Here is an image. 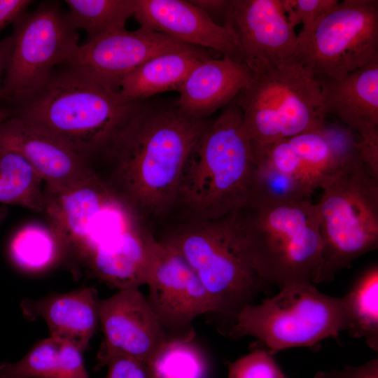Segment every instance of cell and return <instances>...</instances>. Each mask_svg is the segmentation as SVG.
Masks as SVG:
<instances>
[{
	"label": "cell",
	"mask_w": 378,
	"mask_h": 378,
	"mask_svg": "<svg viewBox=\"0 0 378 378\" xmlns=\"http://www.w3.org/2000/svg\"><path fill=\"white\" fill-rule=\"evenodd\" d=\"M167 35L139 27L113 31L79 46L69 67L119 91L121 80L158 55L190 48Z\"/></svg>",
	"instance_id": "cell-15"
},
{
	"label": "cell",
	"mask_w": 378,
	"mask_h": 378,
	"mask_svg": "<svg viewBox=\"0 0 378 378\" xmlns=\"http://www.w3.org/2000/svg\"><path fill=\"white\" fill-rule=\"evenodd\" d=\"M13 45L4 74L0 102L15 104L38 92L67 63L78 45L77 30L53 3L41 4L13 23Z\"/></svg>",
	"instance_id": "cell-9"
},
{
	"label": "cell",
	"mask_w": 378,
	"mask_h": 378,
	"mask_svg": "<svg viewBox=\"0 0 378 378\" xmlns=\"http://www.w3.org/2000/svg\"><path fill=\"white\" fill-rule=\"evenodd\" d=\"M243 213L267 282L279 288L314 284L322 249L316 204L311 200L255 202Z\"/></svg>",
	"instance_id": "cell-7"
},
{
	"label": "cell",
	"mask_w": 378,
	"mask_h": 378,
	"mask_svg": "<svg viewBox=\"0 0 378 378\" xmlns=\"http://www.w3.org/2000/svg\"><path fill=\"white\" fill-rule=\"evenodd\" d=\"M134 16L141 27L186 44L214 49L243 63L239 44L231 29L217 24L189 1L134 0Z\"/></svg>",
	"instance_id": "cell-18"
},
{
	"label": "cell",
	"mask_w": 378,
	"mask_h": 378,
	"mask_svg": "<svg viewBox=\"0 0 378 378\" xmlns=\"http://www.w3.org/2000/svg\"><path fill=\"white\" fill-rule=\"evenodd\" d=\"M235 101L200 135L185 164L176 204L185 220H210L247 208L252 200L255 162L241 130Z\"/></svg>",
	"instance_id": "cell-3"
},
{
	"label": "cell",
	"mask_w": 378,
	"mask_h": 378,
	"mask_svg": "<svg viewBox=\"0 0 378 378\" xmlns=\"http://www.w3.org/2000/svg\"><path fill=\"white\" fill-rule=\"evenodd\" d=\"M280 289L261 303L244 307L227 335L234 338L255 337L272 354L288 348L313 346L350 330L351 316L345 295H325L313 284H290Z\"/></svg>",
	"instance_id": "cell-6"
},
{
	"label": "cell",
	"mask_w": 378,
	"mask_h": 378,
	"mask_svg": "<svg viewBox=\"0 0 378 378\" xmlns=\"http://www.w3.org/2000/svg\"><path fill=\"white\" fill-rule=\"evenodd\" d=\"M192 340L168 337L145 364L149 378H206L208 360Z\"/></svg>",
	"instance_id": "cell-25"
},
{
	"label": "cell",
	"mask_w": 378,
	"mask_h": 378,
	"mask_svg": "<svg viewBox=\"0 0 378 378\" xmlns=\"http://www.w3.org/2000/svg\"><path fill=\"white\" fill-rule=\"evenodd\" d=\"M209 58L204 48L197 46L158 55L126 76L120 83L119 92L127 100L139 101L164 92L178 91L191 71Z\"/></svg>",
	"instance_id": "cell-22"
},
{
	"label": "cell",
	"mask_w": 378,
	"mask_h": 378,
	"mask_svg": "<svg viewBox=\"0 0 378 378\" xmlns=\"http://www.w3.org/2000/svg\"><path fill=\"white\" fill-rule=\"evenodd\" d=\"M146 285L147 301L168 337L193 339L194 319L216 313L209 294L192 267L157 238Z\"/></svg>",
	"instance_id": "cell-12"
},
{
	"label": "cell",
	"mask_w": 378,
	"mask_h": 378,
	"mask_svg": "<svg viewBox=\"0 0 378 378\" xmlns=\"http://www.w3.org/2000/svg\"><path fill=\"white\" fill-rule=\"evenodd\" d=\"M251 71L234 100L242 113V132L251 143L282 141L322 126L319 81L299 62Z\"/></svg>",
	"instance_id": "cell-8"
},
{
	"label": "cell",
	"mask_w": 378,
	"mask_h": 378,
	"mask_svg": "<svg viewBox=\"0 0 378 378\" xmlns=\"http://www.w3.org/2000/svg\"><path fill=\"white\" fill-rule=\"evenodd\" d=\"M251 75L244 63L225 57L209 58L191 71L178 91L176 104L190 115L209 118L236 98Z\"/></svg>",
	"instance_id": "cell-21"
},
{
	"label": "cell",
	"mask_w": 378,
	"mask_h": 378,
	"mask_svg": "<svg viewBox=\"0 0 378 378\" xmlns=\"http://www.w3.org/2000/svg\"><path fill=\"white\" fill-rule=\"evenodd\" d=\"M66 14L71 25L83 29L88 41L125 29L134 16V0H66Z\"/></svg>",
	"instance_id": "cell-26"
},
{
	"label": "cell",
	"mask_w": 378,
	"mask_h": 378,
	"mask_svg": "<svg viewBox=\"0 0 378 378\" xmlns=\"http://www.w3.org/2000/svg\"><path fill=\"white\" fill-rule=\"evenodd\" d=\"M13 45L10 35L0 41V97L2 92L3 80Z\"/></svg>",
	"instance_id": "cell-38"
},
{
	"label": "cell",
	"mask_w": 378,
	"mask_h": 378,
	"mask_svg": "<svg viewBox=\"0 0 378 378\" xmlns=\"http://www.w3.org/2000/svg\"><path fill=\"white\" fill-rule=\"evenodd\" d=\"M83 353L52 337L35 344L19 361L0 365V378H90Z\"/></svg>",
	"instance_id": "cell-23"
},
{
	"label": "cell",
	"mask_w": 378,
	"mask_h": 378,
	"mask_svg": "<svg viewBox=\"0 0 378 378\" xmlns=\"http://www.w3.org/2000/svg\"><path fill=\"white\" fill-rule=\"evenodd\" d=\"M255 162L253 197L250 205L255 202L310 200L314 191L302 182L267 164Z\"/></svg>",
	"instance_id": "cell-29"
},
{
	"label": "cell",
	"mask_w": 378,
	"mask_h": 378,
	"mask_svg": "<svg viewBox=\"0 0 378 378\" xmlns=\"http://www.w3.org/2000/svg\"><path fill=\"white\" fill-rule=\"evenodd\" d=\"M8 215V209L6 206H0V225L3 223Z\"/></svg>",
	"instance_id": "cell-40"
},
{
	"label": "cell",
	"mask_w": 378,
	"mask_h": 378,
	"mask_svg": "<svg viewBox=\"0 0 378 378\" xmlns=\"http://www.w3.org/2000/svg\"><path fill=\"white\" fill-rule=\"evenodd\" d=\"M99 314L104 339L97 354V370L118 356L145 365L168 337L139 288L120 289L99 300Z\"/></svg>",
	"instance_id": "cell-14"
},
{
	"label": "cell",
	"mask_w": 378,
	"mask_h": 378,
	"mask_svg": "<svg viewBox=\"0 0 378 378\" xmlns=\"http://www.w3.org/2000/svg\"><path fill=\"white\" fill-rule=\"evenodd\" d=\"M251 71L298 62V42L281 0H230L223 14Z\"/></svg>",
	"instance_id": "cell-13"
},
{
	"label": "cell",
	"mask_w": 378,
	"mask_h": 378,
	"mask_svg": "<svg viewBox=\"0 0 378 378\" xmlns=\"http://www.w3.org/2000/svg\"><path fill=\"white\" fill-rule=\"evenodd\" d=\"M227 378H287L266 349H256L229 363Z\"/></svg>",
	"instance_id": "cell-32"
},
{
	"label": "cell",
	"mask_w": 378,
	"mask_h": 378,
	"mask_svg": "<svg viewBox=\"0 0 378 378\" xmlns=\"http://www.w3.org/2000/svg\"><path fill=\"white\" fill-rule=\"evenodd\" d=\"M287 141L320 183L337 162L330 144L319 129L300 133Z\"/></svg>",
	"instance_id": "cell-31"
},
{
	"label": "cell",
	"mask_w": 378,
	"mask_h": 378,
	"mask_svg": "<svg viewBox=\"0 0 378 378\" xmlns=\"http://www.w3.org/2000/svg\"><path fill=\"white\" fill-rule=\"evenodd\" d=\"M156 237L139 221L97 246L85 262L98 279L120 289L146 285Z\"/></svg>",
	"instance_id": "cell-19"
},
{
	"label": "cell",
	"mask_w": 378,
	"mask_h": 378,
	"mask_svg": "<svg viewBox=\"0 0 378 378\" xmlns=\"http://www.w3.org/2000/svg\"><path fill=\"white\" fill-rule=\"evenodd\" d=\"M316 78L321 115L337 118L359 135L362 156L378 176V62L340 80Z\"/></svg>",
	"instance_id": "cell-16"
},
{
	"label": "cell",
	"mask_w": 378,
	"mask_h": 378,
	"mask_svg": "<svg viewBox=\"0 0 378 378\" xmlns=\"http://www.w3.org/2000/svg\"><path fill=\"white\" fill-rule=\"evenodd\" d=\"M298 62L315 78L334 80L378 62V1L344 0L307 34Z\"/></svg>",
	"instance_id": "cell-10"
},
{
	"label": "cell",
	"mask_w": 378,
	"mask_h": 378,
	"mask_svg": "<svg viewBox=\"0 0 378 378\" xmlns=\"http://www.w3.org/2000/svg\"><path fill=\"white\" fill-rule=\"evenodd\" d=\"M106 378H149L145 365L136 360L118 356L106 364Z\"/></svg>",
	"instance_id": "cell-34"
},
{
	"label": "cell",
	"mask_w": 378,
	"mask_h": 378,
	"mask_svg": "<svg viewBox=\"0 0 378 378\" xmlns=\"http://www.w3.org/2000/svg\"><path fill=\"white\" fill-rule=\"evenodd\" d=\"M189 1L209 16L210 14H222L223 16L228 3L227 0H193Z\"/></svg>",
	"instance_id": "cell-37"
},
{
	"label": "cell",
	"mask_w": 378,
	"mask_h": 378,
	"mask_svg": "<svg viewBox=\"0 0 378 378\" xmlns=\"http://www.w3.org/2000/svg\"><path fill=\"white\" fill-rule=\"evenodd\" d=\"M29 0H0V32L25 12Z\"/></svg>",
	"instance_id": "cell-36"
},
{
	"label": "cell",
	"mask_w": 378,
	"mask_h": 378,
	"mask_svg": "<svg viewBox=\"0 0 378 378\" xmlns=\"http://www.w3.org/2000/svg\"><path fill=\"white\" fill-rule=\"evenodd\" d=\"M251 146L255 162L267 164L298 179L313 191L318 188L319 180L287 139L267 144L251 143Z\"/></svg>",
	"instance_id": "cell-30"
},
{
	"label": "cell",
	"mask_w": 378,
	"mask_h": 378,
	"mask_svg": "<svg viewBox=\"0 0 378 378\" xmlns=\"http://www.w3.org/2000/svg\"><path fill=\"white\" fill-rule=\"evenodd\" d=\"M8 253L13 262L27 272L47 270L62 259L59 242L51 228L34 223L14 234Z\"/></svg>",
	"instance_id": "cell-28"
},
{
	"label": "cell",
	"mask_w": 378,
	"mask_h": 378,
	"mask_svg": "<svg viewBox=\"0 0 378 378\" xmlns=\"http://www.w3.org/2000/svg\"><path fill=\"white\" fill-rule=\"evenodd\" d=\"M45 215L59 242L62 259L86 262L93 250L120 232L131 214L94 172L57 192L45 190Z\"/></svg>",
	"instance_id": "cell-11"
},
{
	"label": "cell",
	"mask_w": 378,
	"mask_h": 378,
	"mask_svg": "<svg viewBox=\"0 0 378 378\" xmlns=\"http://www.w3.org/2000/svg\"><path fill=\"white\" fill-rule=\"evenodd\" d=\"M318 188L322 249L314 284L331 281L378 246V176L360 153L338 158Z\"/></svg>",
	"instance_id": "cell-5"
},
{
	"label": "cell",
	"mask_w": 378,
	"mask_h": 378,
	"mask_svg": "<svg viewBox=\"0 0 378 378\" xmlns=\"http://www.w3.org/2000/svg\"><path fill=\"white\" fill-rule=\"evenodd\" d=\"M190 264L216 313L233 320L270 285L262 276L243 210L210 220H184L158 239Z\"/></svg>",
	"instance_id": "cell-4"
},
{
	"label": "cell",
	"mask_w": 378,
	"mask_h": 378,
	"mask_svg": "<svg viewBox=\"0 0 378 378\" xmlns=\"http://www.w3.org/2000/svg\"><path fill=\"white\" fill-rule=\"evenodd\" d=\"M288 20L293 27L302 23L298 36L309 33L320 20L340 1L337 0H281Z\"/></svg>",
	"instance_id": "cell-33"
},
{
	"label": "cell",
	"mask_w": 378,
	"mask_h": 378,
	"mask_svg": "<svg viewBox=\"0 0 378 378\" xmlns=\"http://www.w3.org/2000/svg\"><path fill=\"white\" fill-rule=\"evenodd\" d=\"M0 148L22 155L48 191L65 189L94 172L84 158L62 141L15 116L0 124Z\"/></svg>",
	"instance_id": "cell-17"
},
{
	"label": "cell",
	"mask_w": 378,
	"mask_h": 378,
	"mask_svg": "<svg viewBox=\"0 0 378 378\" xmlns=\"http://www.w3.org/2000/svg\"><path fill=\"white\" fill-rule=\"evenodd\" d=\"M378 267L365 271L345 295L351 316V336L363 338L378 351Z\"/></svg>",
	"instance_id": "cell-27"
},
{
	"label": "cell",
	"mask_w": 378,
	"mask_h": 378,
	"mask_svg": "<svg viewBox=\"0 0 378 378\" xmlns=\"http://www.w3.org/2000/svg\"><path fill=\"white\" fill-rule=\"evenodd\" d=\"M42 179L20 153L0 148V203L45 214Z\"/></svg>",
	"instance_id": "cell-24"
},
{
	"label": "cell",
	"mask_w": 378,
	"mask_h": 378,
	"mask_svg": "<svg viewBox=\"0 0 378 378\" xmlns=\"http://www.w3.org/2000/svg\"><path fill=\"white\" fill-rule=\"evenodd\" d=\"M210 122L176 101L139 100L97 157L106 165L99 176L141 223L160 218L176 206L188 157Z\"/></svg>",
	"instance_id": "cell-1"
},
{
	"label": "cell",
	"mask_w": 378,
	"mask_h": 378,
	"mask_svg": "<svg viewBox=\"0 0 378 378\" xmlns=\"http://www.w3.org/2000/svg\"><path fill=\"white\" fill-rule=\"evenodd\" d=\"M10 115V111L6 107L0 105V124L9 118Z\"/></svg>",
	"instance_id": "cell-39"
},
{
	"label": "cell",
	"mask_w": 378,
	"mask_h": 378,
	"mask_svg": "<svg viewBox=\"0 0 378 378\" xmlns=\"http://www.w3.org/2000/svg\"><path fill=\"white\" fill-rule=\"evenodd\" d=\"M137 101L69 67L53 74L35 94L0 105L60 139L90 164L132 114Z\"/></svg>",
	"instance_id": "cell-2"
},
{
	"label": "cell",
	"mask_w": 378,
	"mask_h": 378,
	"mask_svg": "<svg viewBox=\"0 0 378 378\" xmlns=\"http://www.w3.org/2000/svg\"><path fill=\"white\" fill-rule=\"evenodd\" d=\"M99 304L97 290L83 288L38 300L24 299L20 307L27 320L41 318L50 337L84 352L99 321Z\"/></svg>",
	"instance_id": "cell-20"
},
{
	"label": "cell",
	"mask_w": 378,
	"mask_h": 378,
	"mask_svg": "<svg viewBox=\"0 0 378 378\" xmlns=\"http://www.w3.org/2000/svg\"><path fill=\"white\" fill-rule=\"evenodd\" d=\"M314 378H378V359L357 367L346 365L342 370L318 371Z\"/></svg>",
	"instance_id": "cell-35"
}]
</instances>
